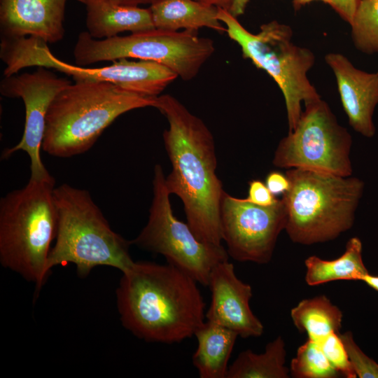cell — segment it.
<instances>
[{
	"label": "cell",
	"mask_w": 378,
	"mask_h": 378,
	"mask_svg": "<svg viewBox=\"0 0 378 378\" xmlns=\"http://www.w3.org/2000/svg\"><path fill=\"white\" fill-rule=\"evenodd\" d=\"M67 0H0L1 36L38 38L47 43L64 36Z\"/></svg>",
	"instance_id": "2e32d148"
},
{
	"label": "cell",
	"mask_w": 378,
	"mask_h": 378,
	"mask_svg": "<svg viewBox=\"0 0 378 378\" xmlns=\"http://www.w3.org/2000/svg\"><path fill=\"white\" fill-rule=\"evenodd\" d=\"M231 4V3H230Z\"/></svg>",
	"instance_id": "8d00e7d4"
},
{
	"label": "cell",
	"mask_w": 378,
	"mask_h": 378,
	"mask_svg": "<svg viewBox=\"0 0 378 378\" xmlns=\"http://www.w3.org/2000/svg\"><path fill=\"white\" fill-rule=\"evenodd\" d=\"M325 60L336 78L343 108L350 125L363 136L375 134L372 115L378 104V74L356 68L340 53H329Z\"/></svg>",
	"instance_id": "9a60e30c"
},
{
	"label": "cell",
	"mask_w": 378,
	"mask_h": 378,
	"mask_svg": "<svg viewBox=\"0 0 378 378\" xmlns=\"http://www.w3.org/2000/svg\"><path fill=\"white\" fill-rule=\"evenodd\" d=\"M169 196L162 166L157 164L154 167L148 219L132 243L162 255L167 263L183 271L198 284L207 286L214 267L228 260L227 251L223 245L199 240L188 223L174 215Z\"/></svg>",
	"instance_id": "30bf717a"
},
{
	"label": "cell",
	"mask_w": 378,
	"mask_h": 378,
	"mask_svg": "<svg viewBox=\"0 0 378 378\" xmlns=\"http://www.w3.org/2000/svg\"><path fill=\"white\" fill-rule=\"evenodd\" d=\"M282 195L285 230L295 243L311 245L336 239L354 225L364 183L354 176L292 168Z\"/></svg>",
	"instance_id": "8992f818"
},
{
	"label": "cell",
	"mask_w": 378,
	"mask_h": 378,
	"mask_svg": "<svg viewBox=\"0 0 378 378\" xmlns=\"http://www.w3.org/2000/svg\"><path fill=\"white\" fill-rule=\"evenodd\" d=\"M197 341L192 364L200 378H226L228 361L238 335L219 325L204 321L195 333Z\"/></svg>",
	"instance_id": "d6986e66"
},
{
	"label": "cell",
	"mask_w": 378,
	"mask_h": 378,
	"mask_svg": "<svg viewBox=\"0 0 378 378\" xmlns=\"http://www.w3.org/2000/svg\"><path fill=\"white\" fill-rule=\"evenodd\" d=\"M368 286L378 291V276L372 275L370 273L366 274L362 279Z\"/></svg>",
	"instance_id": "d6a6232c"
},
{
	"label": "cell",
	"mask_w": 378,
	"mask_h": 378,
	"mask_svg": "<svg viewBox=\"0 0 378 378\" xmlns=\"http://www.w3.org/2000/svg\"><path fill=\"white\" fill-rule=\"evenodd\" d=\"M217 16L229 38L240 46L243 56L277 83L284 97L291 132L302 114V102L305 106L321 99L307 78L315 60L313 52L295 45L290 27L277 21L261 25L260 31L253 34L225 8L218 7Z\"/></svg>",
	"instance_id": "52a82bcc"
},
{
	"label": "cell",
	"mask_w": 378,
	"mask_h": 378,
	"mask_svg": "<svg viewBox=\"0 0 378 378\" xmlns=\"http://www.w3.org/2000/svg\"><path fill=\"white\" fill-rule=\"evenodd\" d=\"M115 290L125 329L148 342L174 344L195 335L204 323L205 303L198 283L169 264L134 262Z\"/></svg>",
	"instance_id": "7a4b0ae2"
},
{
	"label": "cell",
	"mask_w": 378,
	"mask_h": 378,
	"mask_svg": "<svg viewBox=\"0 0 378 378\" xmlns=\"http://www.w3.org/2000/svg\"><path fill=\"white\" fill-rule=\"evenodd\" d=\"M50 70L39 66L32 73L4 76L0 83V92L3 96L21 98L25 107V122L21 140L15 146L4 149L1 157L8 159L18 150L26 152L30 160V179L51 176L41 158L46 115L55 96L72 83Z\"/></svg>",
	"instance_id": "4fadbf2b"
},
{
	"label": "cell",
	"mask_w": 378,
	"mask_h": 378,
	"mask_svg": "<svg viewBox=\"0 0 378 378\" xmlns=\"http://www.w3.org/2000/svg\"><path fill=\"white\" fill-rule=\"evenodd\" d=\"M155 98L108 82L75 81L50 103L41 150L57 158L82 154L118 117L134 109L155 107Z\"/></svg>",
	"instance_id": "3957f363"
},
{
	"label": "cell",
	"mask_w": 378,
	"mask_h": 378,
	"mask_svg": "<svg viewBox=\"0 0 378 378\" xmlns=\"http://www.w3.org/2000/svg\"><path fill=\"white\" fill-rule=\"evenodd\" d=\"M215 51L214 41L197 31H171L154 28L124 36L96 39L88 32L78 35L74 49L78 66L99 62L138 59L155 62L184 80L194 78Z\"/></svg>",
	"instance_id": "ba28073f"
},
{
	"label": "cell",
	"mask_w": 378,
	"mask_h": 378,
	"mask_svg": "<svg viewBox=\"0 0 378 378\" xmlns=\"http://www.w3.org/2000/svg\"><path fill=\"white\" fill-rule=\"evenodd\" d=\"M377 74H378V71H377Z\"/></svg>",
	"instance_id": "d590c367"
},
{
	"label": "cell",
	"mask_w": 378,
	"mask_h": 378,
	"mask_svg": "<svg viewBox=\"0 0 378 378\" xmlns=\"http://www.w3.org/2000/svg\"><path fill=\"white\" fill-rule=\"evenodd\" d=\"M295 378H337L340 374L330 363L320 344L309 339L299 346L290 365Z\"/></svg>",
	"instance_id": "603a6c76"
},
{
	"label": "cell",
	"mask_w": 378,
	"mask_h": 378,
	"mask_svg": "<svg viewBox=\"0 0 378 378\" xmlns=\"http://www.w3.org/2000/svg\"><path fill=\"white\" fill-rule=\"evenodd\" d=\"M57 227L55 242L47 261V271L68 263L80 277L97 266L121 272L134 263L127 241L112 230L90 192L64 183L54 189Z\"/></svg>",
	"instance_id": "5b68a950"
},
{
	"label": "cell",
	"mask_w": 378,
	"mask_h": 378,
	"mask_svg": "<svg viewBox=\"0 0 378 378\" xmlns=\"http://www.w3.org/2000/svg\"><path fill=\"white\" fill-rule=\"evenodd\" d=\"M265 183L275 196L284 195L290 188V181L286 174L279 171H271L266 176Z\"/></svg>",
	"instance_id": "83f0119b"
},
{
	"label": "cell",
	"mask_w": 378,
	"mask_h": 378,
	"mask_svg": "<svg viewBox=\"0 0 378 378\" xmlns=\"http://www.w3.org/2000/svg\"><path fill=\"white\" fill-rule=\"evenodd\" d=\"M248 0H230V11L234 17H238L244 13Z\"/></svg>",
	"instance_id": "f546056e"
},
{
	"label": "cell",
	"mask_w": 378,
	"mask_h": 378,
	"mask_svg": "<svg viewBox=\"0 0 378 378\" xmlns=\"http://www.w3.org/2000/svg\"><path fill=\"white\" fill-rule=\"evenodd\" d=\"M85 7L87 31L96 39L155 28L150 8L122 5L110 0H96Z\"/></svg>",
	"instance_id": "e0dca14e"
},
{
	"label": "cell",
	"mask_w": 378,
	"mask_h": 378,
	"mask_svg": "<svg viewBox=\"0 0 378 378\" xmlns=\"http://www.w3.org/2000/svg\"><path fill=\"white\" fill-rule=\"evenodd\" d=\"M245 199L252 204L262 206H271L279 200L270 191L265 183L259 179H253L248 182V195Z\"/></svg>",
	"instance_id": "4316f807"
},
{
	"label": "cell",
	"mask_w": 378,
	"mask_h": 378,
	"mask_svg": "<svg viewBox=\"0 0 378 378\" xmlns=\"http://www.w3.org/2000/svg\"><path fill=\"white\" fill-rule=\"evenodd\" d=\"M304 265L305 281L312 286L338 280L362 281L369 273L363 260L361 241L356 237L349 239L339 258L326 260L312 255Z\"/></svg>",
	"instance_id": "ffe728a7"
},
{
	"label": "cell",
	"mask_w": 378,
	"mask_h": 378,
	"mask_svg": "<svg viewBox=\"0 0 378 378\" xmlns=\"http://www.w3.org/2000/svg\"><path fill=\"white\" fill-rule=\"evenodd\" d=\"M340 334L335 332H331L318 344L330 363L340 375L346 378H356L357 376Z\"/></svg>",
	"instance_id": "d4e9b609"
},
{
	"label": "cell",
	"mask_w": 378,
	"mask_h": 378,
	"mask_svg": "<svg viewBox=\"0 0 378 378\" xmlns=\"http://www.w3.org/2000/svg\"><path fill=\"white\" fill-rule=\"evenodd\" d=\"M358 2L359 0H330V5L350 24Z\"/></svg>",
	"instance_id": "f1b7e54d"
},
{
	"label": "cell",
	"mask_w": 378,
	"mask_h": 378,
	"mask_svg": "<svg viewBox=\"0 0 378 378\" xmlns=\"http://www.w3.org/2000/svg\"><path fill=\"white\" fill-rule=\"evenodd\" d=\"M196 1H198L200 2L204 3L208 5H212L217 7H221L227 10H230V3H231L230 0H196Z\"/></svg>",
	"instance_id": "1f68e13d"
},
{
	"label": "cell",
	"mask_w": 378,
	"mask_h": 378,
	"mask_svg": "<svg viewBox=\"0 0 378 378\" xmlns=\"http://www.w3.org/2000/svg\"><path fill=\"white\" fill-rule=\"evenodd\" d=\"M350 24L356 47L364 53H378V0H359Z\"/></svg>",
	"instance_id": "cb8c5ba5"
},
{
	"label": "cell",
	"mask_w": 378,
	"mask_h": 378,
	"mask_svg": "<svg viewBox=\"0 0 378 378\" xmlns=\"http://www.w3.org/2000/svg\"><path fill=\"white\" fill-rule=\"evenodd\" d=\"M207 286L211 291V303L205 313L207 321L243 338L262 335L264 326L249 305L252 288L237 276L232 263L225 260L214 267Z\"/></svg>",
	"instance_id": "5bb4252c"
},
{
	"label": "cell",
	"mask_w": 378,
	"mask_h": 378,
	"mask_svg": "<svg viewBox=\"0 0 378 378\" xmlns=\"http://www.w3.org/2000/svg\"><path fill=\"white\" fill-rule=\"evenodd\" d=\"M114 3L126 5V6H139L140 5H146L149 4L150 6L161 1V0H110Z\"/></svg>",
	"instance_id": "4dcf8cb0"
},
{
	"label": "cell",
	"mask_w": 378,
	"mask_h": 378,
	"mask_svg": "<svg viewBox=\"0 0 378 378\" xmlns=\"http://www.w3.org/2000/svg\"><path fill=\"white\" fill-rule=\"evenodd\" d=\"M155 108L167 118L163 133L172 170L165 176L170 195L183 202L187 223L202 242L222 245L220 204L225 191L216 174L214 137L205 123L168 94L155 98Z\"/></svg>",
	"instance_id": "6da1fadb"
},
{
	"label": "cell",
	"mask_w": 378,
	"mask_h": 378,
	"mask_svg": "<svg viewBox=\"0 0 378 378\" xmlns=\"http://www.w3.org/2000/svg\"><path fill=\"white\" fill-rule=\"evenodd\" d=\"M340 336L356 376L359 378H378V363L360 349L351 332L340 333Z\"/></svg>",
	"instance_id": "484cf974"
},
{
	"label": "cell",
	"mask_w": 378,
	"mask_h": 378,
	"mask_svg": "<svg viewBox=\"0 0 378 378\" xmlns=\"http://www.w3.org/2000/svg\"><path fill=\"white\" fill-rule=\"evenodd\" d=\"M295 326L319 343L331 332L340 333L343 314L326 295L304 299L290 311Z\"/></svg>",
	"instance_id": "44dd1931"
},
{
	"label": "cell",
	"mask_w": 378,
	"mask_h": 378,
	"mask_svg": "<svg viewBox=\"0 0 378 378\" xmlns=\"http://www.w3.org/2000/svg\"><path fill=\"white\" fill-rule=\"evenodd\" d=\"M295 126L279 143L273 164L342 176L352 175V138L321 99L304 106Z\"/></svg>",
	"instance_id": "8fae6325"
},
{
	"label": "cell",
	"mask_w": 378,
	"mask_h": 378,
	"mask_svg": "<svg viewBox=\"0 0 378 378\" xmlns=\"http://www.w3.org/2000/svg\"><path fill=\"white\" fill-rule=\"evenodd\" d=\"M315 0H293V4L295 8H298L305 4L309 3ZM330 5V0H319Z\"/></svg>",
	"instance_id": "836d02e7"
},
{
	"label": "cell",
	"mask_w": 378,
	"mask_h": 378,
	"mask_svg": "<svg viewBox=\"0 0 378 378\" xmlns=\"http://www.w3.org/2000/svg\"><path fill=\"white\" fill-rule=\"evenodd\" d=\"M55 178L30 179L0 200V262L41 288L57 234Z\"/></svg>",
	"instance_id": "277c9868"
},
{
	"label": "cell",
	"mask_w": 378,
	"mask_h": 378,
	"mask_svg": "<svg viewBox=\"0 0 378 378\" xmlns=\"http://www.w3.org/2000/svg\"><path fill=\"white\" fill-rule=\"evenodd\" d=\"M220 214L223 241L230 256L257 264L271 260L278 237L286 225L281 199L262 206L225 192Z\"/></svg>",
	"instance_id": "7c38bea8"
},
{
	"label": "cell",
	"mask_w": 378,
	"mask_h": 378,
	"mask_svg": "<svg viewBox=\"0 0 378 378\" xmlns=\"http://www.w3.org/2000/svg\"><path fill=\"white\" fill-rule=\"evenodd\" d=\"M286 358L285 342L278 336L266 345L263 353L241 351L228 367L226 378H288Z\"/></svg>",
	"instance_id": "7402d4cb"
},
{
	"label": "cell",
	"mask_w": 378,
	"mask_h": 378,
	"mask_svg": "<svg viewBox=\"0 0 378 378\" xmlns=\"http://www.w3.org/2000/svg\"><path fill=\"white\" fill-rule=\"evenodd\" d=\"M149 8L157 29L197 31L207 27L218 32L225 31L215 6L196 0H161Z\"/></svg>",
	"instance_id": "ac0fdd59"
},
{
	"label": "cell",
	"mask_w": 378,
	"mask_h": 378,
	"mask_svg": "<svg viewBox=\"0 0 378 378\" xmlns=\"http://www.w3.org/2000/svg\"><path fill=\"white\" fill-rule=\"evenodd\" d=\"M0 58L6 64L4 76L16 74L24 68L41 66L71 76L74 81L108 82L148 97L160 95L176 78L171 69L152 61L123 58L97 68L69 64L57 58L47 43L32 36L1 37Z\"/></svg>",
	"instance_id": "9c48e42d"
},
{
	"label": "cell",
	"mask_w": 378,
	"mask_h": 378,
	"mask_svg": "<svg viewBox=\"0 0 378 378\" xmlns=\"http://www.w3.org/2000/svg\"><path fill=\"white\" fill-rule=\"evenodd\" d=\"M78 1L83 4L84 5H87L92 1H94L96 0H77Z\"/></svg>",
	"instance_id": "e575fe53"
}]
</instances>
